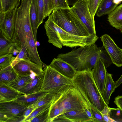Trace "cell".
<instances>
[{"label":"cell","instance_id":"38","mask_svg":"<svg viewBox=\"0 0 122 122\" xmlns=\"http://www.w3.org/2000/svg\"><path fill=\"white\" fill-rule=\"evenodd\" d=\"M90 110L93 116V122H104L102 114L96 108L91 107Z\"/></svg>","mask_w":122,"mask_h":122},{"label":"cell","instance_id":"16","mask_svg":"<svg viewBox=\"0 0 122 122\" xmlns=\"http://www.w3.org/2000/svg\"><path fill=\"white\" fill-rule=\"evenodd\" d=\"M24 95L7 85L0 84V102L15 100Z\"/></svg>","mask_w":122,"mask_h":122},{"label":"cell","instance_id":"11","mask_svg":"<svg viewBox=\"0 0 122 122\" xmlns=\"http://www.w3.org/2000/svg\"><path fill=\"white\" fill-rule=\"evenodd\" d=\"M29 106L16 100L0 102V112L9 118L23 116Z\"/></svg>","mask_w":122,"mask_h":122},{"label":"cell","instance_id":"41","mask_svg":"<svg viewBox=\"0 0 122 122\" xmlns=\"http://www.w3.org/2000/svg\"><path fill=\"white\" fill-rule=\"evenodd\" d=\"M73 122V121L67 118L64 113L54 118L51 122Z\"/></svg>","mask_w":122,"mask_h":122},{"label":"cell","instance_id":"33","mask_svg":"<svg viewBox=\"0 0 122 122\" xmlns=\"http://www.w3.org/2000/svg\"><path fill=\"white\" fill-rule=\"evenodd\" d=\"M27 59H29L27 55L26 47L25 44L22 45L21 51L17 55L11 65L13 67L15 65L21 60Z\"/></svg>","mask_w":122,"mask_h":122},{"label":"cell","instance_id":"31","mask_svg":"<svg viewBox=\"0 0 122 122\" xmlns=\"http://www.w3.org/2000/svg\"><path fill=\"white\" fill-rule=\"evenodd\" d=\"M99 48L100 50L99 58L102 61L106 68L109 67L112 63V60L103 46Z\"/></svg>","mask_w":122,"mask_h":122},{"label":"cell","instance_id":"14","mask_svg":"<svg viewBox=\"0 0 122 122\" xmlns=\"http://www.w3.org/2000/svg\"><path fill=\"white\" fill-rule=\"evenodd\" d=\"M49 65L61 75L71 80L77 72L69 63L57 58H54Z\"/></svg>","mask_w":122,"mask_h":122},{"label":"cell","instance_id":"18","mask_svg":"<svg viewBox=\"0 0 122 122\" xmlns=\"http://www.w3.org/2000/svg\"><path fill=\"white\" fill-rule=\"evenodd\" d=\"M107 19L111 25L119 30L122 33V4L108 14Z\"/></svg>","mask_w":122,"mask_h":122},{"label":"cell","instance_id":"8","mask_svg":"<svg viewBox=\"0 0 122 122\" xmlns=\"http://www.w3.org/2000/svg\"><path fill=\"white\" fill-rule=\"evenodd\" d=\"M70 9L86 26L91 35L96 34L94 18L89 10L87 0H80Z\"/></svg>","mask_w":122,"mask_h":122},{"label":"cell","instance_id":"10","mask_svg":"<svg viewBox=\"0 0 122 122\" xmlns=\"http://www.w3.org/2000/svg\"><path fill=\"white\" fill-rule=\"evenodd\" d=\"M103 46L110 56L112 63L118 67L122 66V53L113 39L108 35L100 37Z\"/></svg>","mask_w":122,"mask_h":122},{"label":"cell","instance_id":"3","mask_svg":"<svg viewBox=\"0 0 122 122\" xmlns=\"http://www.w3.org/2000/svg\"><path fill=\"white\" fill-rule=\"evenodd\" d=\"M100 50L96 43L80 47L66 53L59 54L56 58L71 65L76 71H91L100 57Z\"/></svg>","mask_w":122,"mask_h":122},{"label":"cell","instance_id":"25","mask_svg":"<svg viewBox=\"0 0 122 122\" xmlns=\"http://www.w3.org/2000/svg\"><path fill=\"white\" fill-rule=\"evenodd\" d=\"M48 93L40 91L33 93L23 95L15 100L29 106L35 103Z\"/></svg>","mask_w":122,"mask_h":122},{"label":"cell","instance_id":"21","mask_svg":"<svg viewBox=\"0 0 122 122\" xmlns=\"http://www.w3.org/2000/svg\"><path fill=\"white\" fill-rule=\"evenodd\" d=\"M38 75L36 73L30 75H18L15 78L7 85L19 91L20 90Z\"/></svg>","mask_w":122,"mask_h":122},{"label":"cell","instance_id":"20","mask_svg":"<svg viewBox=\"0 0 122 122\" xmlns=\"http://www.w3.org/2000/svg\"><path fill=\"white\" fill-rule=\"evenodd\" d=\"M112 75L107 72L104 88L102 95L103 100L108 106L112 94L115 91L116 82L114 81Z\"/></svg>","mask_w":122,"mask_h":122},{"label":"cell","instance_id":"37","mask_svg":"<svg viewBox=\"0 0 122 122\" xmlns=\"http://www.w3.org/2000/svg\"><path fill=\"white\" fill-rule=\"evenodd\" d=\"M45 4L44 19L49 16L54 9V0H44Z\"/></svg>","mask_w":122,"mask_h":122},{"label":"cell","instance_id":"9","mask_svg":"<svg viewBox=\"0 0 122 122\" xmlns=\"http://www.w3.org/2000/svg\"><path fill=\"white\" fill-rule=\"evenodd\" d=\"M19 4L20 2L8 11L0 12V31L5 36L9 39L13 38L15 15Z\"/></svg>","mask_w":122,"mask_h":122},{"label":"cell","instance_id":"29","mask_svg":"<svg viewBox=\"0 0 122 122\" xmlns=\"http://www.w3.org/2000/svg\"><path fill=\"white\" fill-rule=\"evenodd\" d=\"M20 0H0V12H5L13 8Z\"/></svg>","mask_w":122,"mask_h":122},{"label":"cell","instance_id":"45","mask_svg":"<svg viewBox=\"0 0 122 122\" xmlns=\"http://www.w3.org/2000/svg\"><path fill=\"white\" fill-rule=\"evenodd\" d=\"M102 116L103 120L104 121V122H115V121H114L110 117L108 114L102 115Z\"/></svg>","mask_w":122,"mask_h":122},{"label":"cell","instance_id":"44","mask_svg":"<svg viewBox=\"0 0 122 122\" xmlns=\"http://www.w3.org/2000/svg\"><path fill=\"white\" fill-rule=\"evenodd\" d=\"M114 102L117 108L122 110V95L116 97L115 98Z\"/></svg>","mask_w":122,"mask_h":122},{"label":"cell","instance_id":"24","mask_svg":"<svg viewBox=\"0 0 122 122\" xmlns=\"http://www.w3.org/2000/svg\"><path fill=\"white\" fill-rule=\"evenodd\" d=\"M113 0H102L96 13L97 15L100 17L109 14L117 7V5L114 3Z\"/></svg>","mask_w":122,"mask_h":122},{"label":"cell","instance_id":"26","mask_svg":"<svg viewBox=\"0 0 122 122\" xmlns=\"http://www.w3.org/2000/svg\"><path fill=\"white\" fill-rule=\"evenodd\" d=\"M15 41L6 38L0 31V56L9 53L11 47Z\"/></svg>","mask_w":122,"mask_h":122},{"label":"cell","instance_id":"51","mask_svg":"<svg viewBox=\"0 0 122 122\" xmlns=\"http://www.w3.org/2000/svg\"><path fill=\"white\" fill-rule=\"evenodd\" d=\"M113 1L114 3L118 5L122 1V0H113Z\"/></svg>","mask_w":122,"mask_h":122},{"label":"cell","instance_id":"17","mask_svg":"<svg viewBox=\"0 0 122 122\" xmlns=\"http://www.w3.org/2000/svg\"><path fill=\"white\" fill-rule=\"evenodd\" d=\"M44 76L43 74L37 75L23 87L19 91L24 95H28L40 91Z\"/></svg>","mask_w":122,"mask_h":122},{"label":"cell","instance_id":"13","mask_svg":"<svg viewBox=\"0 0 122 122\" xmlns=\"http://www.w3.org/2000/svg\"><path fill=\"white\" fill-rule=\"evenodd\" d=\"M107 72L106 68L103 63L99 58L92 69L91 72L102 95L104 88Z\"/></svg>","mask_w":122,"mask_h":122},{"label":"cell","instance_id":"42","mask_svg":"<svg viewBox=\"0 0 122 122\" xmlns=\"http://www.w3.org/2000/svg\"><path fill=\"white\" fill-rule=\"evenodd\" d=\"M25 119V117L23 115L9 118L7 121V122H24Z\"/></svg>","mask_w":122,"mask_h":122},{"label":"cell","instance_id":"49","mask_svg":"<svg viewBox=\"0 0 122 122\" xmlns=\"http://www.w3.org/2000/svg\"><path fill=\"white\" fill-rule=\"evenodd\" d=\"M115 82V88L116 89L122 83V74L119 79Z\"/></svg>","mask_w":122,"mask_h":122},{"label":"cell","instance_id":"32","mask_svg":"<svg viewBox=\"0 0 122 122\" xmlns=\"http://www.w3.org/2000/svg\"><path fill=\"white\" fill-rule=\"evenodd\" d=\"M102 0H87L89 10L94 18L99 7Z\"/></svg>","mask_w":122,"mask_h":122},{"label":"cell","instance_id":"22","mask_svg":"<svg viewBox=\"0 0 122 122\" xmlns=\"http://www.w3.org/2000/svg\"><path fill=\"white\" fill-rule=\"evenodd\" d=\"M17 75L11 65L0 71V84L7 85L14 80Z\"/></svg>","mask_w":122,"mask_h":122},{"label":"cell","instance_id":"12","mask_svg":"<svg viewBox=\"0 0 122 122\" xmlns=\"http://www.w3.org/2000/svg\"><path fill=\"white\" fill-rule=\"evenodd\" d=\"M13 68L18 75H30L36 73L38 75L44 73L43 68L29 59L23 60L18 62Z\"/></svg>","mask_w":122,"mask_h":122},{"label":"cell","instance_id":"36","mask_svg":"<svg viewBox=\"0 0 122 122\" xmlns=\"http://www.w3.org/2000/svg\"><path fill=\"white\" fill-rule=\"evenodd\" d=\"M52 103L45 104L35 109L31 113L25 120L24 122H28L30 120L35 117L43 111L49 107L51 106Z\"/></svg>","mask_w":122,"mask_h":122},{"label":"cell","instance_id":"4","mask_svg":"<svg viewBox=\"0 0 122 122\" xmlns=\"http://www.w3.org/2000/svg\"><path fill=\"white\" fill-rule=\"evenodd\" d=\"M44 26L48 42L60 49L62 48L63 46L73 48L84 46L96 42L67 32L54 22L50 15L45 22Z\"/></svg>","mask_w":122,"mask_h":122},{"label":"cell","instance_id":"27","mask_svg":"<svg viewBox=\"0 0 122 122\" xmlns=\"http://www.w3.org/2000/svg\"><path fill=\"white\" fill-rule=\"evenodd\" d=\"M56 95L48 93L32 105L35 109L45 104L52 103L54 100Z\"/></svg>","mask_w":122,"mask_h":122},{"label":"cell","instance_id":"1","mask_svg":"<svg viewBox=\"0 0 122 122\" xmlns=\"http://www.w3.org/2000/svg\"><path fill=\"white\" fill-rule=\"evenodd\" d=\"M73 86L82 94L90 106L101 112L105 103L95 81L91 71H77L71 80Z\"/></svg>","mask_w":122,"mask_h":122},{"label":"cell","instance_id":"39","mask_svg":"<svg viewBox=\"0 0 122 122\" xmlns=\"http://www.w3.org/2000/svg\"><path fill=\"white\" fill-rule=\"evenodd\" d=\"M22 46V45L19 42L15 41L10 48L9 53L14 56L17 55L21 51Z\"/></svg>","mask_w":122,"mask_h":122},{"label":"cell","instance_id":"34","mask_svg":"<svg viewBox=\"0 0 122 122\" xmlns=\"http://www.w3.org/2000/svg\"><path fill=\"white\" fill-rule=\"evenodd\" d=\"M38 11V20L40 25L44 19L45 4L44 0H36Z\"/></svg>","mask_w":122,"mask_h":122},{"label":"cell","instance_id":"5","mask_svg":"<svg viewBox=\"0 0 122 122\" xmlns=\"http://www.w3.org/2000/svg\"><path fill=\"white\" fill-rule=\"evenodd\" d=\"M32 0H21V3L16 11L14 35L12 39L22 45L25 43L32 31L30 18V7Z\"/></svg>","mask_w":122,"mask_h":122},{"label":"cell","instance_id":"43","mask_svg":"<svg viewBox=\"0 0 122 122\" xmlns=\"http://www.w3.org/2000/svg\"><path fill=\"white\" fill-rule=\"evenodd\" d=\"M35 110V109L32 105H29L27 107L24 111L23 115L25 117V119L31 113Z\"/></svg>","mask_w":122,"mask_h":122},{"label":"cell","instance_id":"40","mask_svg":"<svg viewBox=\"0 0 122 122\" xmlns=\"http://www.w3.org/2000/svg\"><path fill=\"white\" fill-rule=\"evenodd\" d=\"M67 0H54V8L68 9Z\"/></svg>","mask_w":122,"mask_h":122},{"label":"cell","instance_id":"28","mask_svg":"<svg viewBox=\"0 0 122 122\" xmlns=\"http://www.w3.org/2000/svg\"><path fill=\"white\" fill-rule=\"evenodd\" d=\"M15 57L9 53L0 56V71L10 65Z\"/></svg>","mask_w":122,"mask_h":122},{"label":"cell","instance_id":"48","mask_svg":"<svg viewBox=\"0 0 122 122\" xmlns=\"http://www.w3.org/2000/svg\"><path fill=\"white\" fill-rule=\"evenodd\" d=\"M90 109L91 108H86L84 110L88 116L92 120L93 122V116Z\"/></svg>","mask_w":122,"mask_h":122},{"label":"cell","instance_id":"47","mask_svg":"<svg viewBox=\"0 0 122 122\" xmlns=\"http://www.w3.org/2000/svg\"><path fill=\"white\" fill-rule=\"evenodd\" d=\"M110 111V107L108 106H106L101 112L102 115L108 114Z\"/></svg>","mask_w":122,"mask_h":122},{"label":"cell","instance_id":"35","mask_svg":"<svg viewBox=\"0 0 122 122\" xmlns=\"http://www.w3.org/2000/svg\"><path fill=\"white\" fill-rule=\"evenodd\" d=\"M110 111L108 113L110 117L115 122H122V113L121 110L118 108H110Z\"/></svg>","mask_w":122,"mask_h":122},{"label":"cell","instance_id":"6","mask_svg":"<svg viewBox=\"0 0 122 122\" xmlns=\"http://www.w3.org/2000/svg\"><path fill=\"white\" fill-rule=\"evenodd\" d=\"M43 70V78L40 91L59 94L74 87L71 79L61 75L49 65H47Z\"/></svg>","mask_w":122,"mask_h":122},{"label":"cell","instance_id":"30","mask_svg":"<svg viewBox=\"0 0 122 122\" xmlns=\"http://www.w3.org/2000/svg\"><path fill=\"white\" fill-rule=\"evenodd\" d=\"M50 107L30 120L28 122H49V116Z\"/></svg>","mask_w":122,"mask_h":122},{"label":"cell","instance_id":"23","mask_svg":"<svg viewBox=\"0 0 122 122\" xmlns=\"http://www.w3.org/2000/svg\"><path fill=\"white\" fill-rule=\"evenodd\" d=\"M64 114L73 122H93L87 115L84 110L68 111Z\"/></svg>","mask_w":122,"mask_h":122},{"label":"cell","instance_id":"52","mask_svg":"<svg viewBox=\"0 0 122 122\" xmlns=\"http://www.w3.org/2000/svg\"><path fill=\"white\" fill-rule=\"evenodd\" d=\"M120 50H121V52H122V49H120Z\"/></svg>","mask_w":122,"mask_h":122},{"label":"cell","instance_id":"53","mask_svg":"<svg viewBox=\"0 0 122 122\" xmlns=\"http://www.w3.org/2000/svg\"><path fill=\"white\" fill-rule=\"evenodd\" d=\"M121 111H122V110H121Z\"/></svg>","mask_w":122,"mask_h":122},{"label":"cell","instance_id":"7","mask_svg":"<svg viewBox=\"0 0 122 122\" xmlns=\"http://www.w3.org/2000/svg\"><path fill=\"white\" fill-rule=\"evenodd\" d=\"M53 103L60 108L64 113L91 108L82 94L74 87L63 93L56 95Z\"/></svg>","mask_w":122,"mask_h":122},{"label":"cell","instance_id":"19","mask_svg":"<svg viewBox=\"0 0 122 122\" xmlns=\"http://www.w3.org/2000/svg\"><path fill=\"white\" fill-rule=\"evenodd\" d=\"M30 18L32 32L35 41H37V33L40 26L36 0H32L30 9Z\"/></svg>","mask_w":122,"mask_h":122},{"label":"cell","instance_id":"2","mask_svg":"<svg viewBox=\"0 0 122 122\" xmlns=\"http://www.w3.org/2000/svg\"><path fill=\"white\" fill-rule=\"evenodd\" d=\"M50 15L54 22L67 32L95 42L98 39L96 34H90L86 26L70 7L68 9L54 8Z\"/></svg>","mask_w":122,"mask_h":122},{"label":"cell","instance_id":"50","mask_svg":"<svg viewBox=\"0 0 122 122\" xmlns=\"http://www.w3.org/2000/svg\"><path fill=\"white\" fill-rule=\"evenodd\" d=\"M80 0H67L68 5H74L76 3Z\"/></svg>","mask_w":122,"mask_h":122},{"label":"cell","instance_id":"46","mask_svg":"<svg viewBox=\"0 0 122 122\" xmlns=\"http://www.w3.org/2000/svg\"><path fill=\"white\" fill-rule=\"evenodd\" d=\"M8 118L3 113L0 112V122H7Z\"/></svg>","mask_w":122,"mask_h":122},{"label":"cell","instance_id":"15","mask_svg":"<svg viewBox=\"0 0 122 122\" xmlns=\"http://www.w3.org/2000/svg\"><path fill=\"white\" fill-rule=\"evenodd\" d=\"M25 45L26 47L27 55L29 59L32 62L39 65L43 68V64L39 55L36 41L32 31L30 32L27 38Z\"/></svg>","mask_w":122,"mask_h":122}]
</instances>
